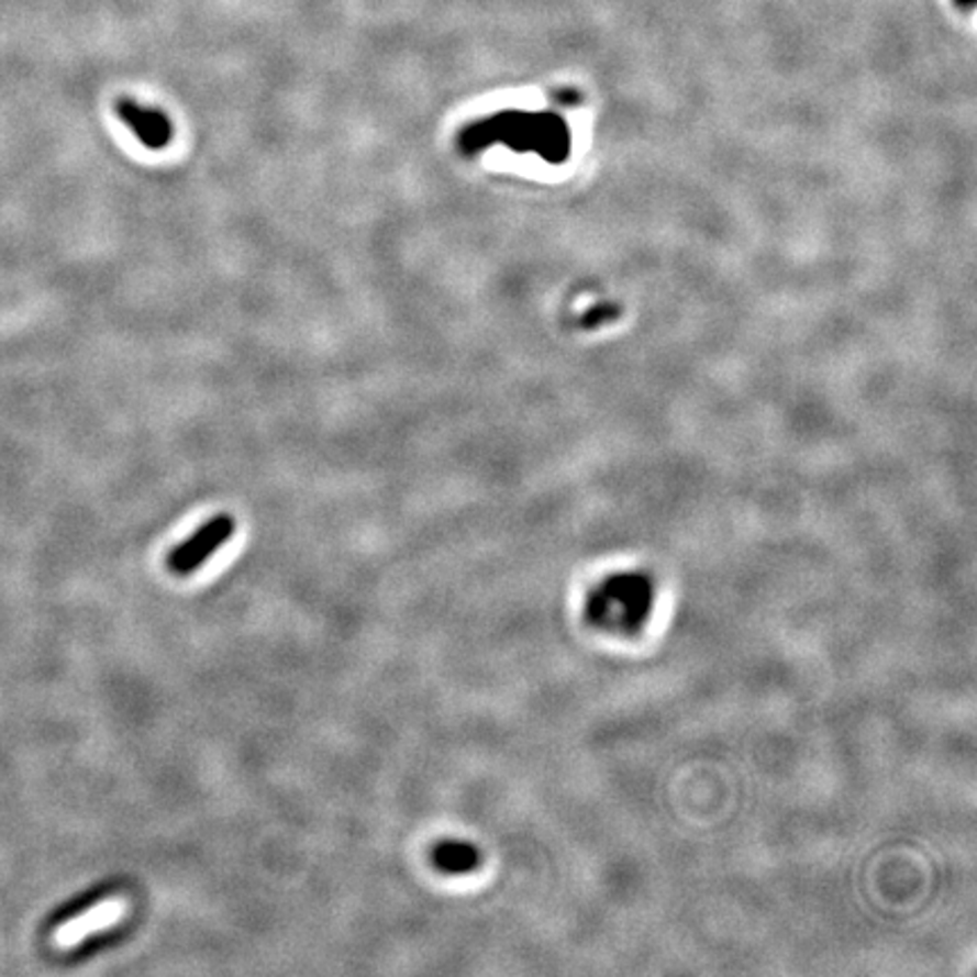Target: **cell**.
Listing matches in <instances>:
<instances>
[{
    "mask_svg": "<svg viewBox=\"0 0 977 977\" xmlns=\"http://www.w3.org/2000/svg\"><path fill=\"white\" fill-rule=\"evenodd\" d=\"M654 581L643 573H618L600 581L589 596V618L609 632H636L654 611Z\"/></svg>",
    "mask_w": 977,
    "mask_h": 977,
    "instance_id": "cell-1",
    "label": "cell"
},
{
    "mask_svg": "<svg viewBox=\"0 0 977 977\" xmlns=\"http://www.w3.org/2000/svg\"><path fill=\"white\" fill-rule=\"evenodd\" d=\"M236 523L229 514L213 517L207 521L190 539H186L179 548H175L168 557V566L177 575H190L207 564V559L218 553L222 545L231 539Z\"/></svg>",
    "mask_w": 977,
    "mask_h": 977,
    "instance_id": "cell-2",
    "label": "cell"
},
{
    "mask_svg": "<svg viewBox=\"0 0 977 977\" xmlns=\"http://www.w3.org/2000/svg\"><path fill=\"white\" fill-rule=\"evenodd\" d=\"M115 115L147 149H166L173 141V121L168 119V113L159 109L143 107L132 98H119L115 100Z\"/></svg>",
    "mask_w": 977,
    "mask_h": 977,
    "instance_id": "cell-3",
    "label": "cell"
},
{
    "mask_svg": "<svg viewBox=\"0 0 977 977\" xmlns=\"http://www.w3.org/2000/svg\"><path fill=\"white\" fill-rule=\"evenodd\" d=\"M480 863H482V853L476 844L448 840V842H440L433 848V865L442 874H453V876L471 874L480 867Z\"/></svg>",
    "mask_w": 977,
    "mask_h": 977,
    "instance_id": "cell-4",
    "label": "cell"
},
{
    "mask_svg": "<svg viewBox=\"0 0 977 977\" xmlns=\"http://www.w3.org/2000/svg\"><path fill=\"white\" fill-rule=\"evenodd\" d=\"M953 3H955L957 8H962V10H973L977 0H953Z\"/></svg>",
    "mask_w": 977,
    "mask_h": 977,
    "instance_id": "cell-5",
    "label": "cell"
}]
</instances>
